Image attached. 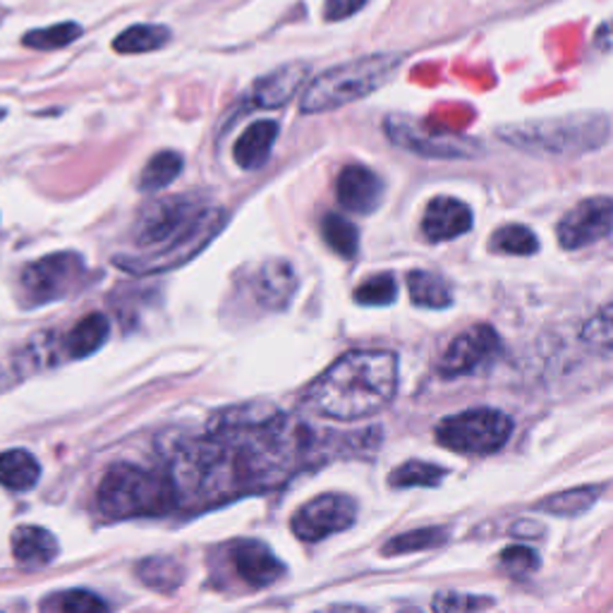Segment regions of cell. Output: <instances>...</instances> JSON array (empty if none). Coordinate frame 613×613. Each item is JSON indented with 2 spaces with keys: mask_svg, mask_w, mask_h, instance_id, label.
<instances>
[{
  "mask_svg": "<svg viewBox=\"0 0 613 613\" xmlns=\"http://www.w3.org/2000/svg\"><path fill=\"white\" fill-rule=\"evenodd\" d=\"M225 225V211L189 197L151 201L132 225L137 252L118 254L113 264L135 276L165 274L192 262Z\"/></svg>",
  "mask_w": 613,
  "mask_h": 613,
  "instance_id": "obj_1",
  "label": "cell"
},
{
  "mask_svg": "<svg viewBox=\"0 0 613 613\" xmlns=\"http://www.w3.org/2000/svg\"><path fill=\"white\" fill-rule=\"evenodd\" d=\"M398 389V357L389 350L343 355L307 391V405L319 415L352 421L383 410Z\"/></svg>",
  "mask_w": 613,
  "mask_h": 613,
  "instance_id": "obj_2",
  "label": "cell"
},
{
  "mask_svg": "<svg viewBox=\"0 0 613 613\" xmlns=\"http://www.w3.org/2000/svg\"><path fill=\"white\" fill-rule=\"evenodd\" d=\"M609 135L611 123L604 113L597 111L510 123L496 130V137L504 139L508 147L534 153V157L556 159L582 157V153L602 149L609 142Z\"/></svg>",
  "mask_w": 613,
  "mask_h": 613,
  "instance_id": "obj_3",
  "label": "cell"
},
{
  "mask_svg": "<svg viewBox=\"0 0 613 613\" xmlns=\"http://www.w3.org/2000/svg\"><path fill=\"white\" fill-rule=\"evenodd\" d=\"M401 68V56L374 54L362 56L338 68H331L307 84L300 111L307 115L328 113L343 106H350L393 80Z\"/></svg>",
  "mask_w": 613,
  "mask_h": 613,
  "instance_id": "obj_4",
  "label": "cell"
},
{
  "mask_svg": "<svg viewBox=\"0 0 613 613\" xmlns=\"http://www.w3.org/2000/svg\"><path fill=\"white\" fill-rule=\"evenodd\" d=\"M99 510L106 518L163 516L177 504L173 482L130 463L113 465L96 491Z\"/></svg>",
  "mask_w": 613,
  "mask_h": 613,
  "instance_id": "obj_5",
  "label": "cell"
},
{
  "mask_svg": "<svg viewBox=\"0 0 613 613\" xmlns=\"http://www.w3.org/2000/svg\"><path fill=\"white\" fill-rule=\"evenodd\" d=\"M86 284V264L77 252H54L22 268L20 302L30 310L72 298Z\"/></svg>",
  "mask_w": 613,
  "mask_h": 613,
  "instance_id": "obj_6",
  "label": "cell"
},
{
  "mask_svg": "<svg viewBox=\"0 0 613 613\" xmlns=\"http://www.w3.org/2000/svg\"><path fill=\"white\" fill-rule=\"evenodd\" d=\"M513 421L501 410L491 407H475L441 419L437 427V441L443 449L467 455H487L498 449H504Z\"/></svg>",
  "mask_w": 613,
  "mask_h": 613,
  "instance_id": "obj_7",
  "label": "cell"
},
{
  "mask_svg": "<svg viewBox=\"0 0 613 613\" xmlns=\"http://www.w3.org/2000/svg\"><path fill=\"white\" fill-rule=\"evenodd\" d=\"M383 132L395 147L415 153L421 159H477L484 149L477 142H470L463 137L453 135H431L421 130V125L410 115L393 113L383 120Z\"/></svg>",
  "mask_w": 613,
  "mask_h": 613,
  "instance_id": "obj_8",
  "label": "cell"
},
{
  "mask_svg": "<svg viewBox=\"0 0 613 613\" xmlns=\"http://www.w3.org/2000/svg\"><path fill=\"white\" fill-rule=\"evenodd\" d=\"M357 504L345 494H322L292 516L290 528L304 542H322L326 536L352 528Z\"/></svg>",
  "mask_w": 613,
  "mask_h": 613,
  "instance_id": "obj_9",
  "label": "cell"
},
{
  "mask_svg": "<svg viewBox=\"0 0 613 613\" xmlns=\"http://www.w3.org/2000/svg\"><path fill=\"white\" fill-rule=\"evenodd\" d=\"M613 230V199L590 197L572 207L558 221L556 235L564 250H585L604 240Z\"/></svg>",
  "mask_w": 613,
  "mask_h": 613,
  "instance_id": "obj_10",
  "label": "cell"
},
{
  "mask_svg": "<svg viewBox=\"0 0 613 613\" xmlns=\"http://www.w3.org/2000/svg\"><path fill=\"white\" fill-rule=\"evenodd\" d=\"M496 350H498L496 331L487 324H477L453 338V343L446 348L441 357L439 372L443 377L470 374L475 372L482 362H487L491 355H496Z\"/></svg>",
  "mask_w": 613,
  "mask_h": 613,
  "instance_id": "obj_11",
  "label": "cell"
},
{
  "mask_svg": "<svg viewBox=\"0 0 613 613\" xmlns=\"http://www.w3.org/2000/svg\"><path fill=\"white\" fill-rule=\"evenodd\" d=\"M336 195L343 209L367 216L379 209L383 199V183L372 169L362 163H350L338 175Z\"/></svg>",
  "mask_w": 613,
  "mask_h": 613,
  "instance_id": "obj_12",
  "label": "cell"
},
{
  "mask_svg": "<svg viewBox=\"0 0 613 613\" xmlns=\"http://www.w3.org/2000/svg\"><path fill=\"white\" fill-rule=\"evenodd\" d=\"M472 228V209L455 197H437L421 216V233L431 242H446L465 235Z\"/></svg>",
  "mask_w": 613,
  "mask_h": 613,
  "instance_id": "obj_13",
  "label": "cell"
},
{
  "mask_svg": "<svg viewBox=\"0 0 613 613\" xmlns=\"http://www.w3.org/2000/svg\"><path fill=\"white\" fill-rule=\"evenodd\" d=\"M230 558H233V566L240 578L252 587L274 585L286 570L271 548L257 540H242L233 544Z\"/></svg>",
  "mask_w": 613,
  "mask_h": 613,
  "instance_id": "obj_14",
  "label": "cell"
},
{
  "mask_svg": "<svg viewBox=\"0 0 613 613\" xmlns=\"http://www.w3.org/2000/svg\"><path fill=\"white\" fill-rule=\"evenodd\" d=\"M307 74H310V70H307L304 62H290V66L264 74L262 80H257L252 86L250 104L257 108L286 106L288 101H292V96L298 94V89L304 86Z\"/></svg>",
  "mask_w": 613,
  "mask_h": 613,
  "instance_id": "obj_15",
  "label": "cell"
},
{
  "mask_svg": "<svg viewBox=\"0 0 613 613\" xmlns=\"http://www.w3.org/2000/svg\"><path fill=\"white\" fill-rule=\"evenodd\" d=\"M298 290V274L288 262L274 259L266 262L257 278H254V296H257L259 304H264L266 310H286L290 304L292 296Z\"/></svg>",
  "mask_w": 613,
  "mask_h": 613,
  "instance_id": "obj_16",
  "label": "cell"
},
{
  "mask_svg": "<svg viewBox=\"0 0 613 613\" xmlns=\"http://www.w3.org/2000/svg\"><path fill=\"white\" fill-rule=\"evenodd\" d=\"M278 137V125L274 120L252 123L245 132L238 137L233 159L242 171H257L271 157L274 142Z\"/></svg>",
  "mask_w": 613,
  "mask_h": 613,
  "instance_id": "obj_17",
  "label": "cell"
},
{
  "mask_svg": "<svg viewBox=\"0 0 613 613\" xmlns=\"http://www.w3.org/2000/svg\"><path fill=\"white\" fill-rule=\"evenodd\" d=\"M12 554L24 568H44L58 556V540L44 528L22 525L12 532Z\"/></svg>",
  "mask_w": 613,
  "mask_h": 613,
  "instance_id": "obj_18",
  "label": "cell"
},
{
  "mask_svg": "<svg viewBox=\"0 0 613 613\" xmlns=\"http://www.w3.org/2000/svg\"><path fill=\"white\" fill-rule=\"evenodd\" d=\"M108 340V319L104 314H86L72 326L66 340V350L74 360H82V357L94 355L101 350V345Z\"/></svg>",
  "mask_w": 613,
  "mask_h": 613,
  "instance_id": "obj_19",
  "label": "cell"
},
{
  "mask_svg": "<svg viewBox=\"0 0 613 613\" xmlns=\"http://www.w3.org/2000/svg\"><path fill=\"white\" fill-rule=\"evenodd\" d=\"M42 477V467L32 453L15 449L0 453V484L12 491H27Z\"/></svg>",
  "mask_w": 613,
  "mask_h": 613,
  "instance_id": "obj_20",
  "label": "cell"
},
{
  "mask_svg": "<svg viewBox=\"0 0 613 613\" xmlns=\"http://www.w3.org/2000/svg\"><path fill=\"white\" fill-rule=\"evenodd\" d=\"M407 290H410L413 302L425 310H446L453 304V292L439 274L410 271L407 274Z\"/></svg>",
  "mask_w": 613,
  "mask_h": 613,
  "instance_id": "obj_21",
  "label": "cell"
},
{
  "mask_svg": "<svg viewBox=\"0 0 613 613\" xmlns=\"http://www.w3.org/2000/svg\"><path fill=\"white\" fill-rule=\"evenodd\" d=\"M171 42V32L159 24H135V27L125 30L120 36H115L113 48L115 54L123 56H139L159 50Z\"/></svg>",
  "mask_w": 613,
  "mask_h": 613,
  "instance_id": "obj_22",
  "label": "cell"
},
{
  "mask_svg": "<svg viewBox=\"0 0 613 613\" xmlns=\"http://www.w3.org/2000/svg\"><path fill=\"white\" fill-rule=\"evenodd\" d=\"M137 578L147 587H151V590L175 592L183 582V566L169 556L144 558L142 564L137 566Z\"/></svg>",
  "mask_w": 613,
  "mask_h": 613,
  "instance_id": "obj_23",
  "label": "cell"
},
{
  "mask_svg": "<svg viewBox=\"0 0 613 613\" xmlns=\"http://www.w3.org/2000/svg\"><path fill=\"white\" fill-rule=\"evenodd\" d=\"M181 173H183V157H181V153L159 151L157 157L149 159L142 175H139V189H142V192H159L163 187H169Z\"/></svg>",
  "mask_w": 613,
  "mask_h": 613,
  "instance_id": "obj_24",
  "label": "cell"
},
{
  "mask_svg": "<svg viewBox=\"0 0 613 613\" xmlns=\"http://www.w3.org/2000/svg\"><path fill=\"white\" fill-rule=\"evenodd\" d=\"M322 238L326 240V245L343 259H352L357 250H360V233H357V228L338 213H326L324 216V219H322Z\"/></svg>",
  "mask_w": 613,
  "mask_h": 613,
  "instance_id": "obj_25",
  "label": "cell"
},
{
  "mask_svg": "<svg viewBox=\"0 0 613 613\" xmlns=\"http://www.w3.org/2000/svg\"><path fill=\"white\" fill-rule=\"evenodd\" d=\"M602 494V487H578V489H568L544 498V501L536 506V510H544V513H554V516H580L585 510H590L597 501V496Z\"/></svg>",
  "mask_w": 613,
  "mask_h": 613,
  "instance_id": "obj_26",
  "label": "cell"
},
{
  "mask_svg": "<svg viewBox=\"0 0 613 613\" xmlns=\"http://www.w3.org/2000/svg\"><path fill=\"white\" fill-rule=\"evenodd\" d=\"M449 540V530L443 528H425V530H413L393 536V540L383 546L386 556H401V554H415V552H427V548L441 546Z\"/></svg>",
  "mask_w": 613,
  "mask_h": 613,
  "instance_id": "obj_27",
  "label": "cell"
},
{
  "mask_svg": "<svg viewBox=\"0 0 613 613\" xmlns=\"http://www.w3.org/2000/svg\"><path fill=\"white\" fill-rule=\"evenodd\" d=\"M491 250H498L504 254H516V257H532L540 250V240L532 233L528 225L510 223L498 228L491 235Z\"/></svg>",
  "mask_w": 613,
  "mask_h": 613,
  "instance_id": "obj_28",
  "label": "cell"
},
{
  "mask_svg": "<svg viewBox=\"0 0 613 613\" xmlns=\"http://www.w3.org/2000/svg\"><path fill=\"white\" fill-rule=\"evenodd\" d=\"M82 36V27L77 22H62V24H54V27L46 30H34L30 34L22 36V44L34 50H58L66 48L77 38Z\"/></svg>",
  "mask_w": 613,
  "mask_h": 613,
  "instance_id": "obj_29",
  "label": "cell"
},
{
  "mask_svg": "<svg viewBox=\"0 0 613 613\" xmlns=\"http://www.w3.org/2000/svg\"><path fill=\"white\" fill-rule=\"evenodd\" d=\"M446 477V470L431 463H421V460H410L401 467H395L391 472V484L393 487H437L441 479Z\"/></svg>",
  "mask_w": 613,
  "mask_h": 613,
  "instance_id": "obj_30",
  "label": "cell"
},
{
  "mask_svg": "<svg viewBox=\"0 0 613 613\" xmlns=\"http://www.w3.org/2000/svg\"><path fill=\"white\" fill-rule=\"evenodd\" d=\"M398 296V286H395V278L391 274H377L369 276L360 288L355 290V302L365 307H386L395 302Z\"/></svg>",
  "mask_w": 613,
  "mask_h": 613,
  "instance_id": "obj_31",
  "label": "cell"
},
{
  "mask_svg": "<svg viewBox=\"0 0 613 613\" xmlns=\"http://www.w3.org/2000/svg\"><path fill=\"white\" fill-rule=\"evenodd\" d=\"M582 340L594 350H613V300L604 304L592 319H587L582 326Z\"/></svg>",
  "mask_w": 613,
  "mask_h": 613,
  "instance_id": "obj_32",
  "label": "cell"
},
{
  "mask_svg": "<svg viewBox=\"0 0 613 613\" xmlns=\"http://www.w3.org/2000/svg\"><path fill=\"white\" fill-rule=\"evenodd\" d=\"M494 604V599H482L472 594L446 592L433 599V609L439 613H479Z\"/></svg>",
  "mask_w": 613,
  "mask_h": 613,
  "instance_id": "obj_33",
  "label": "cell"
},
{
  "mask_svg": "<svg viewBox=\"0 0 613 613\" xmlns=\"http://www.w3.org/2000/svg\"><path fill=\"white\" fill-rule=\"evenodd\" d=\"M501 566L506 572L522 578V575H528L540 566V558L528 546H508L501 552Z\"/></svg>",
  "mask_w": 613,
  "mask_h": 613,
  "instance_id": "obj_34",
  "label": "cell"
},
{
  "mask_svg": "<svg viewBox=\"0 0 613 613\" xmlns=\"http://www.w3.org/2000/svg\"><path fill=\"white\" fill-rule=\"evenodd\" d=\"M62 613H111L104 599L94 592L72 590L62 599Z\"/></svg>",
  "mask_w": 613,
  "mask_h": 613,
  "instance_id": "obj_35",
  "label": "cell"
},
{
  "mask_svg": "<svg viewBox=\"0 0 613 613\" xmlns=\"http://www.w3.org/2000/svg\"><path fill=\"white\" fill-rule=\"evenodd\" d=\"M367 5V0H326L324 18L328 22H343L357 15Z\"/></svg>",
  "mask_w": 613,
  "mask_h": 613,
  "instance_id": "obj_36",
  "label": "cell"
}]
</instances>
